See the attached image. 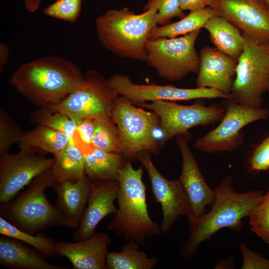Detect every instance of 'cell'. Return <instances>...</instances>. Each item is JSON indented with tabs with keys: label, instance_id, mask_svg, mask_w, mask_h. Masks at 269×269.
<instances>
[{
	"label": "cell",
	"instance_id": "cell-25",
	"mask_svg": "<svg viewBox=\"0 0 269 269\" xmlns=\"http://www.w3.org/2000/svg\"><path fill=\"white\" fill-rule=\"evenodd\" d=\"M216 14L210 6L190 11L179 20L163 25H156L152 30L149 38H173L183 36L204 28L208 20Z\"/></svg>",
	"mask_w": 269,
	"mask_h": 269
},
{
	"label": "cell",
	"instance_id": "cell-35",
	"mask_svg": "<svg viewBox=\"0 0 269 269\" xmlns=\"http://www.w3.org/2000/svg\"><path fill=\"white\" fill-rule=\"evenodd\" d=\"M251 172L269 169V136L263 139L252 150L247 160Z\"/></svg>",
	"mask_w": 269,
	"mask_h": 269
},
{
	"label": "cell",
	"instance_id": "cell-37",
	"mask_svg": "<svg viewBox=\"0 0 269 269\" xmlns=\"http://www.w3.org/2000/svg\"><path fill=\"white\" fill-rule=\"evenodd\" d=\"M77 126V132L84 144L91 149L94 147L92 139L95 129V119L79 118L73 120Z\"/></svg>",
	"mask_w": 269,
	"mask_h": 269
},
{
	"label": "cell",
	"instance_id": "cell-24",
	"mask_svg": "<svg viewBox=\"0 0 269 269\" xmlns=\"http://www.w3.org/2000/svg\"><path fill=\"white\" fill-rule=\"evenodd\" d=\"M70 143H73L67 134L42 125H36L34 129L23 132L19 142L20 148L29 147L54 156Z\"/></svg>",
	"mask_w": 269,
	"mask_h": 269
},
{
	"label": "cell",
	"instance_id": "cell-5",
	"mask_svg": "<svg viewBox=\"0 0 269 269\" xmlns=\"http://www.w3.org/2000/svg\"><path fill=\"white\" fill-rule=\"evenodd\" d=\"M57 182L52 167L45 170L35 177L23 192L0 203V216L31 235L55 226L70 228L69 222L45 194L47 188L53 187Z\"/></svg>",
	"mask_w": 269,
	"mask_h": 269
},
{
	"label": "cell",
	"instance_id": "cell-19",
	"mask_svg": "<svg viewBox=\"0 0 269 269\" xmlns=\"http://www.w3.org/2000/svg\"><path fill=\"white\" fill-rule=\"evenodd\" d=\"M112 242L106 233L94 234L91 238L74 243H55L57 255L65 257L75 269H107L108 246Z\"/></svg>",
	"mask_w": 269,
	"mask_h": 269
},
{
	"label": "cell",
	"instance_id": "cell-7",
	"mask_svg": "<svg viewBox=\"0 0 269 269\" xmlns=\"http://www.w3.org/2000/svg\"><path fill=\"white\" fill-rule=\"evenodd\" d=\"M243 36L244 47L238 59L231 100L247 107L260 108L269 84V44L258 43Z\"/></svg>",
	"mask_w": 269,
	"mask_h": 269
},
{
	"label": "cell",
	"instance_id": "cell-12",
	"mask_svg": "<svg viewBox=\"0 0 269 269\" xmlns=\"http://www.w3.org/2000/svg\"><path fill=\"white\" fill-rule=\"evenodd\" d=\"M108 85L119 96L124 97L136 105L147 101H175L195 99L224 98L231 100L227 94L209 88H181L171 85H143L134 83L126 75L115 74L107 79Z\"/></svg>",
	"mask_w": 269,
	"mask_h": 269
},
{
	"label": "cell",
	"instance_id": "cell-4",
	"mask_svg": "<svg viewBox=\"0 0 269 269\" xmlns=\"http://www.w3.org/2000/svg\"><path fill=\"white\" fill-rule=\"evenodd\" d=\"M98 39L103 46L123 58L145 61L146 45L158 25L157 10L136 14L125 7L109 9L96 18Z\"/></svg>",
	"mask_w": 269,
	"mask_h": 269
},
{
	"label": "cell",
	"instance_id": "cell-34",
	"mask_svg": "<svg viewBox=\"0 0 269 269\" xmlns=\"http://www.w3.org/2000/svg\"><path fill=\"white\" fill-rule=\"evenodd\" d=\"M157 10L158 25H163L170 23L174 17L180 19L185 16L179 6V0H147L143 11L150 8Z\"/></svg>",
	"mask_w": 269,
	"mask_h": 269
},
{
	"label": "cell",
	"instance_id": "cell-38",
	"mask_svg": "<svg viewBox=\"0 0 269 269\" xmlns=\"http://www.w3.org/2000/svg\"><path fill=\"white\" fill-rule=\"evenodd\" d=\"M212 0H179V6L183 11L196 10L209 6Z\"/></svg>",
	"mask_w": 269,
	"mask_h": 269
},
{
	"label": "cell",
	"instance_id": "cell-16",
	"mask_svg": "<svg viewBox=\"0 0 269 269\" xmlns=\"http://www.w3.org/2000/svg\"><path fill=\"white\" fill-rule=\"evenodd\" d=\"M186 134L176 136V140L182 158V169L178 179L191 205V215L188 219L191 230L206 213L207 206L213 202L215 192L206 182L190 149Z\"/></svg>",
	"mask_w": 269,
	"mask_h": 269
},
{
	"label": "cell",
	"instance_id": "cell-2",
	"mask_svg": "<svg viewBox=\"0 0 269 269\" xmlns=\"http://www.w3.org/2000/svg\"><path fill=\"white\" fill-rule=\"evenodd\" d=\"M233 182V179L227 176L214 189L215 197L211 209L190 230L188 239L181 246L180 254L183 258L193 257L200 245L211 239L221 229L229 228L235 231H240L243 226V218L249 217L264 195L261 190L237 192Z\"/></svg>",
	"mask_w": 269,
	"mask_h": 269
},
{
	"label": "cell",
	"instance_id": "cell-15",
	"mask_svg": "<svg viewBox=\"0 0 269 269\" xmlns=\"http://www.w3.org/2000/svg\"><path fill=\"white\" fill-rule=\"evenodd\" d=\"M209 6L243 34L269 44V5L265 0H212Z\"/></svg>",
	"mask_w": 269,
	"mask_h": 269
},
{
	"label": "cell",
	"instance_id": "cell-3",
	"mask_svg": "<svg viewBox=\"0 0 269 269\" xmlns=\"http://www.w3.org/2000/svg\"><path fill=\"white\" fill-rule=\"evenodd\" d=\"M143 167L141 165L134 169L128 160L120 170L118 178V208L107 227L125 240L139 245H144L146 238L151 239L161 233L160 226L148 212Z\"/></svg>",
	"mask_w": 269,
	"mask_h": 269
},
{
	"label": "cell",
	"instance_id": "cell-1",
	"mask_svg": "<svg viewBox=\"0 0 269 269\" xmlns=\"http://www.w3.org/2000/svg\"><path fill=\"white\" fill-rule=\"evenodd\" d=\"M85 78L71 61L49 55L21 64L9 83L27 100L38 107L55 104L75 90Z\"/></svg>",
	"mask_w": 269,
	"mask_h": 269
},
{
	"label": "cell",
	"instance_id": "cell-20",
	"mask_svg": "<svg viewBox=\"0 0 269 269\" xmlns=\"http://www.w3.org/2000/svg\"><path fill=\"white\" fill-rule=\"evenodd\" d=\"M92 181L86 176L76 181L57 182L53 187L57 195L55 206L70 228L77 229L87 204Z\"/></svg>",
	"mask_w": 269,
	"mask_h": 269
},
{
	"label": "cell",
	"instance_id": "cell-27",
	"mask_svg": "<svg viewBox=\"0 0 269 269\" xmlns=\"http://www.w3.org/2000/svg\"><path fill=\"white\" fill-rule=\"evenodd\" d=\"M139 244L128 241L120 252H109L106 258L107 269H151L158 263L157 258H149L139 250Z\"/></svg>",
	"mask_w": 269,
	"mask_h": 269
},
{
	"label": "cell",
	"instance_id": "cell-21",
	"mask_svg": "<svg viewBox=\"0 0 269 269\" xmlns=\"http://www.w3.org/2000/svg\"><path fill=\"white\" fill-rule=\"evenodd\" d=\"M15 238L1 235L0 265L10 269H66L52 265L34 248Z\"/></svg>",
	"mask_w": 269,
	"mask_h": 269
},
{
	"label": "cell",
	"instance_id": "cell-28",
	"mask_svg": "<svg viewBox=\"0 0 269 269\" xmlns=\"http://www.w3.org/2000/svg\"><path fill=\"white\" fill-rule=\"evenodd\" d=\"M0 234L19 240L34 248L46 257L53 258L56 255L55 243L44 233L39 232L36 235L26 233L16 227L0 216Z\"/></svg>",
	"mask_w": 269,
	"mask_h": 269
},
{
	"label": "cell",
	"instance_id": "cell-14",
	"mask_svg": "<svg viewBox=\"0 0 269 269\" xmlns=\"http://www.w3.org/2000/svg\"><path fill=\"white\" fill-rule=\"evenodd\" d=\"M137 159L146 169L153 196L161 207L162 221L160 225L161 232L166 234L181 216L189 219L191 208L187 194L179 180H168L156 169L153 163L150 153L143 152Z\"/></svg>",
	"mask_w": 269,
	"mask_h": 269
},
{
	"label": "cell",
	"instance_id": "cell-33",
	"mask_svg": "<svg viewBox=\"0 0 269 269\" xmlns=\"http://www.w3.org/2000/svg\"><path fill=\"white\" fill-rule=\"evenodd\" d=\"M83 0H56L43 9L45 15L70 23L79 17Z\"/></svg>",
	"mask_w": 269,
	"mask_h": 269
},
{
	"label": "cell",
	"instance_id": "cell-9",
	"mask_svg": "<svg viewBox=\"0 0 269 269\" xmlns=\"http://www.w3.org/2000/svg\"><path fill=\"white\" fill-rule=\"evenodd\" d=\"M118 96L101 73L90 70L75 90L58 102L46 107L52 112L66 115L72 120L83 117H111Z\"/></svg>",
	"mask_w": 269,
	"mask_h": 269
},
{
	"label": "cell",
	"instance_id": "cell-30",
	"mask_svg": "<svg viewBox=\"0 0 269 269\" xmlns=\"http://www.w3.org/2000/svg\"><path fill=\"white\" fill-rule=\"evenodd\" d=\"M92 144L107 151L121 153L118 129L111 117L95 119Z\"/></svg>",
	"mask_w": 269,
	"mask_h": 269
},
{
	"label": "cell",
	"instance_id": "cell-13",
	"mask_svg": "<svg viewBox=\"0 0 269 269\" xmlns=\"http://www.w3.org/2000/svg\"><path fill=\"white\" fill-rule=\"evenodd\" d=\"M54 157L31 148L24 147L15 154L0 157V203L15 198L37 175L52 167Z\"/></svg>",
	"mask_w": 269,
	"mask_h": 269
},
{
	"label": "cell",
	"instance_id": "cell-26",
	"mask_svg": "<svg viewBox=\"0 0 269 269\" xmlns=\"http://www.w3.org/2000/svg\"><path fill=\"white\" fill-rule=\"evenodd\" d=\"M54 158L52 170L57 182L76 181L86 176L84 154L76 145L70 143Z\"/></svg>",
	"mask_w": 269,
	"mask_h": 269
},
{
	"label": "cell",
	"instance_id": "cell-39",
	"mask_svg": "<svg viewBox=\"0 0 269 269\" xmlns=\"http://www.w3.org/2000/svg\"><path fill=\"white\" fill-rule=\"evenodd\" d=\"M9 48L8 45L3 43H0V69L8 63Z\"/></svg>",
	"mask_w": 269,
	"mask_h": 269
},
{
	"label": "cell",
	"instance_id": "cell-18",
	"mask_svg": "<svg viewBox=\"0 0 269 269\" xmlns=\"http://www.w3.org/2000/svg\"><path fill=\"white\" fill-rule=\"evenodd\" d=\"M199 57L196 87L212 88L230 94L236 77L238 59L209 46L201 49Z\"/></svg>",
	"mask_w": 269,
	"mask_h": 269
},
{
	"label": "cell",
	"instance_id": "cell-32",
	"mask_svg": "<svg viewBox=\"0 0 269 269\" xmlns=\"http://www.w3.org/2000/svg\"><path fill=\"white\" fill-rule=\"evenodd\" d=\"M23 132L18 124L2 107L0 108V155L20 142Z\"/></svg>",
	"mask_w": 269,
	"mask_h": 269
},
{
	"label": "cell",
	"instance_id": "cell-43",
	"mask_svg": "<svg viewBox=\"0 0 269 269\" xmlns=\"http://www.w3.org/2000/svg\"><path fill=\"white\" fill-rule=\"evenodd\" d=\"M268 91H269V86H268Z\"/></svg>",
	"mask_w": 269,
	"mask_h": 269
},
{
	"label": "cell",
	"instance_id": "cell-6",
	"mask_svg": "<svg viewBox=\"0 0 269 269\" xmlns=\"http://www.w3.org/2000/svg\"><path fill=\"white\" fill-rule=\"evenodd\" d=\"M111 118L118 128L121 152L126 159H137L143 152L158 153L155 132L160 127V120L155 113L137 107L127 98L118 96Z\"/></svg>",
	"mask_w": 269,
	"mask_h": 269
},
{
	"label": "cell",
	"instance_id": "cell-29",
	"mask_svg": "<svg viewBox=\"0 0 269 269\" xmlns=\"http://www.w3.org/2000/svg\"><path fill=\"white\" fill-rule=\"evenodd\" d=\"M30 121L33 124L44 126L65 134L75 144L76 124L66 115L52 112L46 107H39L31 114Z\"/></svg>",
	"mask_w": 269,
	"mask_h": 269
},
{
	"label": "cell",
	"instance_id": "cell-41",
	"mask_svg": "<svg viewBox=\"0 0 269 269\" xmlns=\"http://www.w3.org/2000/svg\"><path fill=\"white\" fill-rule=\"evenodd\" d=\"M232 262H231V259H227L225 260H222L219 261L217 263L216 265L215 266V269H229L231 268L232 266Z\"/></svg>",
	"mask_w": 269,
	"mask_h": 269
},
{
	"label": "cell",
	"instance_id": "cell-11",
	"mask_svg": "<svg viewBox=\"0 0 269 269\" xmlns=\"http://www.w3.org/2000/svg\"><path fill=\"white\" fill-rule=\"evenodd\" d=\"M137 106L158 116L164 141L186 134L193 127L206 126L220 122L226 112V109L219 106H205L199 103L181 105L173 101L162 100L142 103Z\"/></svg>",
	"mask_w": 269,
	"mask_h": 269
},
{
	"label": "cell",
	"instance_id": "cell-22",
	"mask_svg": "<svg viewBox=\"0 0 269 269\" xmlns=\"http://www.w3.org/2000/svg\"><path fill=\"white\" fill-rule=\"evenodd\" d=\"M204 28L216 48L224 54L238 59L243 51L244 38L242 32L225 18L215 15Z\"/></svg>",
	"mask_w": 269,
	"mask_h": 269
},
{
	"label": "cell",
	"instance_id": "cell-10",
	"mask_svg": "<svg viewBox=\"0 0 269 269\" xmlns=\"http://www.w3.org/2000/svg\"><path fill=\"white\" fill-rule=\"evenodd\" d=\"M227 100L226 112L220 123L195 140L193 146L196 149L208 153L235 150L243 143V128L269 117L267 109L249 108Z\"/></svg>",
	"mask_w": 269,
	"mask_h": 269
},
{
	"label": "cell",
	"instance_id": "cell-23",
	"mask_svg": "<svg viewBox=\"0 0 269 269\" xmlns=\"http://www.w3.org/2000/svg\"><path fill=\"white\" fill-rule=\"evenodd\" d=\"M84 157L86 175L91 181H118L119 173L127 161L121 153L98 147Z\"/></svg>",
	"mask_w": 269,
	"mask_h": 269
},
{
	"label": "cell",
	"instance_id": "cell-17",
	"mask_svg": "<svg viewBox=\"0 0 269 269\" xmlns=\"http://www.w3.org/2000/svg\"><path fill=\"white\" fill-rule=\"evenodd\" d=\"M119 190L118 181H92L87 206L79 227L73 234L74 242L88 239L94 234L99 223L106 217L115 214V201Z\"/></svg>",
	"mask_w": 269,
	"mask_h": 269
},
{
	"label": "cell",
	"instance_id": "cell-36",
	"mask_svg": "<svg viewBox=\"0 0 269 269\" xmlns=\"http://www.w3.org/2000/svg\"><path fill=\"white\" fill-rule=\"evenodd\" d=\"M239 249L243 257L242 269H269V260L253 252L244 243L240 245Z\"/></svg>",
	"mask_w": 269,
	"mask_h": 269
},
{
	"label": "cell",
	"instance_id": "cell-31",
	"mask_svg": "<svg viewBox=\"0 0 269 269\" xmlns=\"http://www.w3.org/2000/svg\"><path fill=\"white\" fill-rule=\"evenodd\" d=\"M249 218L251 231L269 244V190L261 198Z\"/></svg>",
	"mask_w": 269,
	"mask_h": 269
},
{
	"label": "cell",
	"instance_id": "cell-40",
	"mask_svg": "<svg viewBox=\"0 0 269 269\" xmlns=\"http://www.w3.org/2000/svg\"><path fill=\"white\" fill-rule=\"evenodd\" d=\"M43 0H24V7L26 10L30 13L37 11Z\"/></svg>",
	"mask_w": 269,
	"mask_h": 269
},
{
	"label": "cell",
	"instance_id": "cell-8",
	"mask_svg": "<svg viewBox=\"0 0 269 269\" xmlns=\"http://www.w3.org/2000/svg\"><path fill=\"white\" fill-rule=\"evenodd\" d=\"M200 32L198 30L176 37L149 39L145 61L161 78L171 81L197 73L200 57L195 45Z\"/></svg>",
	"mask_w": 269,
	"mask_h": 269
},
{
	"label": "cell",
	"instance_id": "cell-42",
	"mask_svg": "<svg viewBox=\"0 0 269 269\" xmlns=\"http://www.w3.org/2000/svg\"><path fill=\"white\" fill-rule=\"evenodd\" d=\"M269 5V0H265Z\"/></svg>",
	"mask_w": 269,
	"mask_h": 269
}]
</instances>
